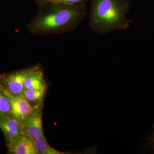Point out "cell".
Instances as JSON below:
<instances>
[{"label": "cell", "mask_w": 154, "mask_h": 154, "mask_svg": "<svg viewBox=\"0 0 154 154\" xmlns=\"http://www.w3.org/2000/svg\"><path fill=\"white\" fill-rule=\"evenodd\" d=\"M91 0H34L37 7L48 2L66 3L69 4H78L86 3Z\"/></svg>", "instance_id": "7c38bea8"}, {"label": "cell", "mask_w": 154, "mask_h": 154, "mask_svg": "<svg viewBox=\"0 0 154 154\" xmlns=\"http://www.w3.org/2000/svg\"><path fill=\"white\" fill-rule=\"evenodd\" d=\"M128 1H129V2H130L131 1V0H128Z\"/></svg>", "instance_id": "5bb4252c"}, {"label": "cell", "mask_w": 154, "mask_h": 154, "mask_svg": "<svg viewBox=\"0 0 154 154\" xmlns=\"http://www.w3.org/2000/svg\"><path fill=\"white\" fill-rule=\"evenodd\" d=\"M152 142L153 143L154 146V131L153 132V134L152 136Z\"/></svg>", "instance_id": "4fadbf2b"}, {"label": "cell", "mask_w": 154, "mask_h": 154, "mask_svg": "<svg viewBox=\"0 0 154 154\" xmlns=\"http://www.w3.org/2000/svg\"><path fill=\"white\" fill-rule=\"evenodd\" d=\"M38 8L35 17L26 25L27 30L33 35L72 32L88 15L86 3L48 2Z\"/></svg>", "instance_id": "6da1fadb"}, {"label": "cell", "mask_w": 154, "mask_h": 154, "mask_svg": "<svg viewBox=\"0 0 154 154\" xmlns=\"http://www.w3.org/2000/svg\"><path fill=\"white\" fill-rule=\"evenodd\" d=\"M34 66L0 75V90L7 96H15L22 94L25 79Z\"/></svg>", "instance_id": "3957f363"}, {"label": "cell", "mask_w": 154, "mask_h": 154, "mask_svg": "<svg viewBox=\"0 0 154 154\" xmlns=\"http://www.w3.org/2000/svg\"><path fill=\"white\" fill-rule=\"evenodd\" d=\"M0 130L6 140L25 135L23 123L11 115L0 116Z\"/></svg>", "instance_id": "52a82bcc"}, {"label": "cell", "mask_w": 154, "mask_h": 154, "mask_svg": "<svg viewBox=\"0 0 154 154\" xmlns=\"http://www.w3.org/2000/svg\"><path fill=\"white\" fill-rule=\"evenodd\" d=\"M11 105L9 97L0 90V116L11 115Z\"/></svg>", "instance_id": "8fae6325"}, {"label": "cell", "mask_w": 154, "mask_h": 154, "mask_svg": "<svg viewBox=\"0 0 154 154\" xmlns=\"http://www.w3.org/2000/svg\"><path fill=\"white\" fill-rule=\"evenodd\" d=\"M130 2L128 0H91L88 17L90 29L102 35L128 29Z\"/></svg>", "instance_id": "7a4b0ae2"}, {"label": "cell", "mask_w": 154, "mask_h": 154, "mask_svg": "<svg viewBox=\"0 0 154 154\" xmlns=\"http://www.w3.org/2000/svg\"><path fill=\"white\" fill-rule=\"evenodd\" d=\"M43 103L34 107L23 123L25 135L32 138H45L42 127V115Z\"/></svg>", "instance_id": "277c9868"}, {"label": "cell", "mask_w": 154, "mask_h": 154, "mask_svg": "<svg viewBox=\"0 0 154 154\" xmlns=\"http://www.w3.org/2000/svg\"><path fill=\"white\" fill-rule=\"evenodd\" d=\"M7 96L11 102V115L23 123L36 106L33 107L30 105L22 94L17 96Z\"/></svg>", "instance_id": "8992f818"}, {"label": "cell", "mask_w": 154, "mask_h": 154, "mask_svg": "<svg viewBox=\"0 0 154 154\" xmlns=\"http://www.w3.org/2000/svg\"><path fill=\"white\" fill-rule=\"evenodd\" d=\"M24 90H41L46 91L47 85L41 66L35 65L26 77L24 82Z\"/></svg>", "instance_id": "ba28073f"}, {"label": "cell", "mask_w": 154, "mask_h": 154, "mask_svg": "<svg viewBox=\"0 0 154 154\" xmlns=\"http://www.w3.org/2000/svg\"><path fill=\"white\" fill-rule=\"evenodd\" d=\"M8 153L38 154L33 139L27 135L6 140Z\"/></svg>", "instance_id": "5b68a950"}, {"label": "cell", "mask_w": 154, "mask_h": 154, "mask_svg": "<svg viewBox=\"0 0 154 154\" xmlns=\"http://www.w3.org/2000/svg\"><path fill=\"white\" fill-rule=\"evenodd\" d=\"M38 150V154H63V152L59 151L50 146L45 138H33Z\"/></svg>", "instance_id": "30bf717a"}, {"label": "cell", "mask_w": 154, "mask_h": 154, "mask_svg": "<svg viewBox=\"0 0 154 154\" xmlns=\"http://www.w3.org/2000/svg\"><path fill=\"white\" fill-rule=\"evenodd\" d=\"M45 93L46 91L41 90H24L22 94L30 105L36 106L43 103Z\"/></svg>", "instance_id": "9c48e42d"}]
</instances>
